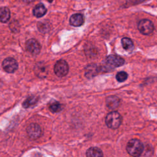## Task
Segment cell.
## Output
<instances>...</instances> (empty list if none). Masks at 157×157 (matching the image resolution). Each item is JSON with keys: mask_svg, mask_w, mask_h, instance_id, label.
Wrapping results in <instances>:
<instances>
[{"mask_svg": "<svg viewBox=\"0 0 157 157\" xmlns=\"http://www.w3.org/2000/svg\"><path fill=\"white\" fill-rule=\"evenodd\" d=\"M69 71V66L67 63L63 60H58L55 64L54 72L55 74L59 77L66 75Z\"/></svg>", "mask_w": 157, "mask_h": 157, "instance_id": "obj_3", "label": "cell"}, {"mask_svg": "<svg viewBox=\"0 0 157 157\" xmlns=\"http://www.w3.org/2000/svg\"><path fill=\"white\" fill-rule=\"evenodd\" d=\"M105 102L107 107L109 109L115 110L119 107L120 100L119 98L116 96H110L107 98Z\"/></svg>", "mask_w": 157, "mask_h": 157, "instance_id": "obj_10", "label": "cell"}, {"mask_svg": "<svg viewBox=\"0 0 157 157\" xmlns=\"http://www.w3.org/2000/svg\"><path fill=\"white\" fill-rule=\"evenodd\" d=\"M37 28L41 33H47L50 29V25L47 21H39L37 24Z\"/></svg>", "mask_w": 157, "mask_h": 157, "instance_id": "obj_18", "label": "cell"}, {"mask_svg": "<svg viewBox=\"0 0 157 157\" xmlns=\"http://www.w3.org/2000/svg\"><path fill=\"white\" fill-rule=\"evenodd\" d=\"M26 48L30 53L33 55H36L39 53L41 46L38 41L34 39H30L26 43Z\"/></svg>", "mask_w": 157, "mask_h": 157, "instance_id": "obj_7", "label": "cell"}, {"mask_svg": "<svg viewBox=\"0 0 157 157\" xmlns=\"http://www.w3.org/2000/svg\"><path fill=\"white\" fill-rule=\"evenodd\" d=\"M137 28L139 31L144 35H148L151 34L154 29L153 23L147 19H143L140 20L138 23Z\"/></svg>", "mask_w": 157, "mask_h": 157, "instance_id": "obj_4", "label": "cell"}, {"mask_svg": "<svg viewBox=\"0 0 157 157\" xmlns=\"http://www.w3.org/2000/svg\"><path fill=\"white\" fill-rule=\"evenodd\" d=\"M47 1H48L49 2H52L53 0H47Z\"/></svg>", "mask_w": 157, "mask_h": 157, "instance_id": "obj_21", "label": "cell"}, {"mask_svg": "<svg viewBox=\"0 0 157 157\" xmlns=\"http://www.w3.org/2000/svg\"><path fill=\"white\" fill-rule=\"evenodd\" d=\"M34 72L40 78H44L47 75V67L42 62L37 63L34 67Z\"/></svg>", "mask_w": 157, "mask_h": 157, "instance_id": "obj_9", "label": "cell"}, {"mask_svg": "<svg viewBox=\"0 0 157 157\" xmlns=\"http://www.w3.org/2000/svg\"><path fill=\"white\" fill-rule=\"evenodd\" d=\"M2 66L4 70L8 73H13L18 68V63L17 61L10 57L6 58L2 61Z\"/></svg>", "mask_w": 157, "mask_h": 157, "instance_id": "obj_5", "label": "cell"}, {"mask_svg": "<svg viewBox=\"0 0 157 157\" xmlns=\"http://www.w3.org/2000/svg\"><path fill=\"white\" fill-rule=\"evenodd\" d=\"M128 78V74L124 71H120L116 75V79L120 82L125 81Z\"/></svg>", "mask_w": 157, "mask_h": 157, "instance_id": "obj_20", "label": "cell"}, {"mask_svg": "<svg viewBox=\"0 0 157 157\" xmlns=\"http://www.w3.org/2000/svg\"><path fill=\"white\" fill-rule=\"evenodd\" d=\"M105 63L108 67H120L124 63V60L119 56L111 55L106 58Z\"/></svg>", "mask_w": 157, "mask_h": 157, "instance_id": "obj_8", "label": "cell"}, {"mask_svg": "<svg viewBox=\"0 0 157 157\" xmlns=\"http://www.w3.org/2000/svg\"><path fill=\"white\" fill-rule=\"evenodd\" d=\"M86 157H103L102 150L98 147H90L86 153Z\"/></svg>", "mask_w": 157, "mask_h": 157, "instance_id": "obj_13", "label": "cell"}, {"mask_svg": "<svg viewBox=\"0 0 157 157\" xmlns=\"http://www.w3.org/2000/svg\"><path fill=\"white\" fill-rule=\"evenodd\" d=\"M99 69V67L95 64L88 65L85 70V75L86 77L90 78L94 77L98 72Z\"/></svg>", "mask_w": 157, "mask_h": 157, "instance_id": "obj_12", "label": "cell"}, {"mask_svg": "<svg viewBox=\"0 0 157 157\" xmlns=\"http://www.w3.org/2000/svg\"><path fill=\"white\" fill-rule=\"evenodd\" d=\"M26 132L30 139H36L41 136L42 130L39 124L36 123H31L27 127Z\"/></svg>", "mask_w": 157, "mask_h": 157, "instance_id": "obj_6", "label": "cell"}, {"mask_svg": "<svg viewBox=\"0 0 157 157\" xmlns=\"http://www.w3.org/2000/svg\"><path fill=\"white\" fill-rule=\"evenodd\" d=\"M122 122V117L121 115L116 112L112 111L109 113L105 117L106 125L111 129L118 128Z\"/></svg>", "mask_w": 157, "mask_h": 157, "instance_id": "obj_2", "label": "cell"}, {"mask_svg": "<svg viewBox=\"0 0 157 157\" xmlns=\"http://www.w3.org/2000/svg\"><path fill=\"white\" fill-rule=\"evenodd\" d=\"M121 44L123 48L126 50H130L133 47L132 41L128 37H123L121 39Z\"/></svg>", "mask_w": 157, "mask_h": 157, "instance_id": "obj_17", "label": "cell"}, {"mask_svg": "<svg viewBox=\"0 0 157 157\" xmlns=\"http://www.w3.org/2000/svg\"><path fill=\"white\" fill-rule=\"evenodd\" d=\"M10 17L9 9L6 7H0V21L2 23L7 22Z\"/></svg>", "mask_w": 157, "mask_h": 157, "instance_id": "obj_15", "label": "cell"}, {"mask_svg": "<svg viewBox=\"0 0 157 157\" xmlns=\"http://www.w3.org/2000/svg\"><path fill=\"white\" fill-rule=\"evenodd\" d=\"M46 12L47 9L42 4H38L34 7L33 9V14L37 18L43 17L46 13Z\"/></svg>", "mask_w": 157, "mask_h": 157, "instance_id": "obj_14", "label": "cell"}, {"mask_svg": "<svg viewBox=\"0 0 157 157\" xmlns=\"http://www.w3.org/2000/svg\"><path fill=\"white\" fill-rule=\"evenodd\" d=\"M37 102V98L34 96L28 97L23 103V106L25 108H28L35 105Z\"/></svg>", "mask_w": 157, "mask_h": 157, "instance_id": "obj_16", "label": "cell"}, {"mask_svg": "<svg viewBox=\"0 0 157 157\" xmlns=\"http://www.w3.org/2000/svg\"><path fill=\"white\" fill-rule=\"evenodd\" d=\"M84 22L83 16L80 13L73 14L70 18V24L74 26H80Z\"/></svg>", "mask_w": 157, "mask_h": 157, "instance_id": "obj_11", "label": "cell"}, {"mask_svg": "<svg viewBox=\"0 0 157 157\" xmlns=\"http://www.w3.org/2000/svg\"><path fill=\"white\" fill-rule=\"evenodd\" d=\"M144 150L142 143L138 139H133L130 140L126 145L128 153L133 157L139 156Z\"/></svg>", "mask_w": 157, "mask_h": 157, "instance_id": "obj_1", "label": "cell"}, {"mask_svg": "<svg viewBox=\"0 0 157 157\" xmlns=\"http://www.w3.org/2000/svg\"><path fill=\"white\" fill-rule=\"evenodd\" d=\"M49 109L51 112H52L53 113H56V112H59L61 110L62 106H61V104L60 103H59L58 102H55L52 103L50 105Z\"/></svg>", "mask_w": 157, "mask_h": 157, "instance_id": "obj_19", "label": "cell"}]
</instances>
